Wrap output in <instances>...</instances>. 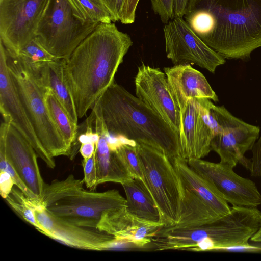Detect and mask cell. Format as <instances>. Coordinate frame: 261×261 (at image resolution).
<instances>
[{
	"label": "cell",
	"mask_w": 261,
	"mask_h": 261,
	"mask_svg": "<svg viewBox=\"0 0 261 261\" xmlns=\"http://www.w3.org/2000/svg\"><path fill=\"white\" fill-rule=\"evenodd\" d=\"M184 18L225 59L245 60L261 47V0H190Z\"/></svg>",
	"instance_id": "6da1fadb"
},
{
	"label": "cell",
	"mask_w": 261,
	"mask_h": 261,
	"mask_svg": "<svg viewBox=\"0 0 261 261\" xmlns=\"http://www.w3.org/2000/svg\"><path fill=\"white\" fill-rule=\"evenodd\" d=\"M133 45L128 34L114 23H100L66 59L65 70L79 118L92 109L115 81Z\"/></svg>",
	"instance_id": "7a4b0ae2"
},
{
	"label": "cell",
	"mask_w": 261,
	"mask_h": 261,
	"mask_svg": "<svg viewBox=\"0 0 261 261\" xmlns=\"http://www.w3.org/2000/svg\"><path fill=\"white\" fill-rule=\"evenodd\" d=\"M94 106L109 133L162 149L172 159L180 156L179 135L137 96L115 81Z\"/></svg>",
	"instance_id": "3957f363"
},
{
	"label": "cell",
	"mask_w": 261,
	"mask_h": 261,
	"mask_svg": "<svg viewBox=\"0 0 261 261\" xmlns=\"http://www.w3.org/2000/svg\"><path fill=\"white\" fill-rule=\"evenodd\" d=\"M84 184L72 174L45 184L41 202L49 213L65 221L96 229L105 212L125 205L126 200L117 190H87Z\"/></svg>",
	"instance_id": "277c9868"
},
{
	"label": "cell",
	"mask_w": 261,
	"mask_h": 261,
	"mask_svg": "<svg viewBox=\"0 0 261 261\" xmlns=\"http://www.w3.org/2000/svg\"><path fill=\"white\" fill-rule=\"evenodd\" d=\"M7 54L8 69L14 87L43 147L53 158L69 156L72 150L50 115L45 100L47 88L39 72L34 70L19 56H11L7 52Z\"/></svg>",
	"instance_id": "5b68a950"
},
{
	"label": "cell",
	"mask_w": 261,
	"mask_h": 261,
	"mask_svg": "<svg viewBox=\"0 0 261 261\" xmlns=\"http://www.w3.org/2000/svg\"><path fill=\"white\" fill-rule=\"evenodd\" d=\"M140 162L143 182L159 210L165 227L179 221L182 201L181 182L171 160L161 148L135 142Z\"/></svg>",
	"instance_id": "8992f818"
},
{
	"label": "cell",
	"mask_w": 261,
	"mask_h": 261,
	"mask_svg": "<svg viewBox=\"0 0 261 261\" xmlns=\"http://www.w3.org/2000/svg\"><path fill=\"white\" fill-rule=\"evenodd\" d=\"M179 177L182 191L180 218L173 227L186 228L213 222L228 214V203L208 180L192 169L187 160L171 159Z\"/></svg>",
	"instance_id": "52a82bcc"
},
{
	"label": "cell",
	"mask_w": 261,
	"mask_h": 261,
	"mask_svg": "<svg viewBox=\"0 0 261 261\" xmlns=\"http://www.w3.org/2000/svg\"><path fill=\"white\" fill-rule=\"evenodd\" d=\"M98 24L79 19L68 0H50L35 37L56 58L66 59Z\"/></svg>",
	"instance_id": "ba28073f"
},
{
	"label": "cell",
	"mask_w": 261,
	"mask_h": 261,
	"mask_svg": "<svg viewBox=\"0 0 261 261\" xmlns=\"http://www.w3.org/2000/svg\"><path fill=\"white\" fill-rule=\"evenodd\" d=\"M211 109L218 124L211 142L212 150L219 155L220 162L233 168L239 163L250 171L251 161L245 154L251 150L258 139L259 127L234 116L224 106L212 102Z\"/></svg>",
	"instance_id": "9c48e42d"
},
{
	"label": "cell",
	"mask_w": 261,
	"mask_h": 261,
	"mask_svg": "<svg viewBox=\"0 0 261 261\" xmlns=\"http://www.w3.org/2000/svg\"><path fill=\"white\" fill-rule=\"evenodd\" d=\"M50 0H0V42L17 56L35 37Z\"/></svg>",
	"instance_id": "30bf717a"
},
{
	"label": "cell",
	"mask_w": 261,
	"mask_h": 261,
	"mask_svg": "<svg viewBox=\"0 0 261 261\" xmlns=\"http://www.w3.org/2000/svg\"><path fill=\"white\" fill-rule=\"evenodd\" d=\"M212 101L207 98L189 99L179 109L180 156L186 160L200 159L212 150L211 142L218 124L212 114Z\"/></svg>",
	"instance_id": "8fae6325"
},
{
	"label": "cell",
	"mask_w": 261,
	"mask_h": 261,
	"mask_svg": "<svg viewBox=\"0 0 261 261\" xmlns=\"http://www.w3.org/2000/svg\"><path fill=\"white\" fill-rule=\"evenodd\" d=\"M167 57L174 65L193 64L214 73L225 59L207 45L184 17H174L164 25Z\"/></svg>",
	"instance_id": "7c38bea8"
},
{
	"label": "cell",
	"mask_w": 261,
	"mask_h": 261,
	"mask_svg": "<svg viewBox=\"0 0 261 261\" xmlns=\"http://www.w3.org/2000/svg\"><path fill=\"white\" fill-rule=\"evenodd\" d=\"M189 166L210 181L232 206L257 207L261 205V193L252 180L237 174L233 168L220 162L187 160Z\"/></svg>",
	"instance_id": "4fadbf2b"
},
{
	"label": "cell",
	"mask_w": 261,
	"mask_h": 261,
	"mask_svg": "<svg viewBox=\"0 0 261 261\" xmlns=\"http://www.w3.org/2000/svg\"><path fill=\"white\" fill-rule=\"evenodd\" d=\"M0 111L4 122L13 125L31 144L38 158L50 168L56 163L43 147L14 87L7 63L6 48L0 42Z\"/></svg>",
	"instance_id": "5bb4252c"
},
{
	"label": "cell",
	"mask_w": 261,
	"mask_h": 261,
	"mask_svg": "<svg viewBox=\"0 0 261 261\" xmlns=\"http://www.w3.org/2000/svg\"><path fill=\"white\" fill-rule=\"evenodd\" d=\"M135 85L137 97L179 135L180 111L165 72L143 63L138 68Z\"/></svg>",
	"instance_id": "9a60e30c"
},
{
	"label": "cell",
	"mask_w": 261,
	"mask_h": 261,
	"mask_svg": "<svg viewBox=\"0 0 261 261\" xmlns=\"http://www.w3.org/2000/svg\"><path fill=\"white\" fill-rule=\"evenodd\" d=\"M43 234L75 248L101 251L119 245L114 237L97 229L79 226L65 221L49 213L42 203L35 210Z\"/></svg>",
	"instance_id": "2e32d148"
},
{
	"label": "cell",
	"mask_w": 261,
	"mask_h": 261,
	"mask_svg": "<svg viewBox=\"0 0 261 261\" xmlns=\"http://www.w3.org/2000/svg\"><path fill=\"white\" fill-rule=\"evenodd\" d=\"M0 143L4 146L7 161L30 191L41 200L46 183L32 146L16 128L4 121L0 127Z\"/></svg>",
	"instance_id": "e0dca14e"
},
{
	"label": "cell",
	"mask_w": 261,
	"mask_h": 261,
	"mask_svg": "<svg viewBox=\"0 0 261 261\" xmlns=\"http://www.w3.org/2000/svg\"><path fill=\"white\" fill-rule=\"evenodd\" d=\"M125 205L105 212L96 229L114 237L119 244L145 248L165 225L139 219L130 214Z\"/></svg>",
	"instance_id": "ac0fdd59"
},
{
	"label": "cell",
	"mask_w": 261,
	"mask_h": 261,
	"mask_svg": "<svg viewBox=\"0 0 261 261\" xmlns=\"http://www.w3.org/2000/svg\"><path fill=\"white\" fill-rule=\"evenodd\" d=\"M164 71L179 109L189 99L218 101V96L204 75L190 64L165 67Z\"/></svg>",
	"instance_id": "d6986e66"
},
{
	"label": "cell",
	"mask_w": 261,
	"mask_h": 261,
	"mask_svg": "<svg viewBox=\"0 0 261 261\" xmlns=\"http://www.w3.org/2000/svg\"><path fill=\"white\" fill-rule=\"evenodd\" d=\"M92 111L94 115L95 131L99 135L95 149L97 185L108 182L122 185L134 178L115 149L110 147L107 138L108 131L95 106Z\"/></svg>",
	"instance_id": "ffe728a7"
},
{
	"label": "cell",
	"mask_w": 261,
	"mask_h": 261,
	"mask_svg": "<svg viewBox=\"0 0 261 261\" xmlns=\"http://www.w3.org/2000/svg\"><path fill=\"white\" fill-rule=\"evenodd\" d=\"M65 63V59H56L45 64L39 73L44 85L53 91L71 120L78 125L76 108L67 80Z\"/></svg>",
	"instance_id": "44dd1931"
},
{
	"label": "cell",
	"mask_w": 261,
	"mask_h": 261,
	"mask_svg": "<svg viewBox=\"0 0 261 261\" xmlns=\"http://www.w3.org/2000/svg\"><path fill=\"white\" fill-rule=\"evenodd\" d=\"M122 186L126 194L125 208L130 214L147 221L162 222L157 205L142 180L134 178Z\"/></svg>",
	"instance_id": "7402d4cb"
},
{
	"label": "cell",
	"mask_w": 261,
	"mask_h": 261,
	"mask_svg": "<svg viewBox=\"0 0 261 261\" xmlns=\"http://www.w3.org/2000/svg\"><path fill=\"white\" fill-rule=\"evenodd\" d=\"M45 100L50 115L68 146L72 147L76 141L78 125L70 118L53 91L47 88Z\"/></svg>",
	"instance_id": "603a6c76"
},
{
	"label": "cell",
	"mask_w": 261,
	"mask_h": 261,
	"mask_svg": "<svg viewBox=\"0 0 261 261\" xmlns=\"http://www.w3.org/2000/svg\"><path fill=\"white\" fill-rule=\"evenodd\" d=\"M76 16L85 23H110L111 16L99 0H68Z\"/></svg>",
	"instance_id": "cb8c5ba5"
},
{
	"label": "cell",
	"mask_w": 261,
	"mask_h": 261,
	"mask_svg": "<svg viewBox=\"0 0 261 261\" xmlns=\"http://www.w3.org/2000/svg\"><path fill=\"white\" fill-rule=\"evenodd\" d=\"M5 200L22 219L43 234L44 230L38 222L35 214V204L39 199L28 198L14 186Z\"/></svg>",
	"instance_id": "d4e9b609"
},
{
	"label": "cell",
	"mask_w": 261,
	"mask_h": 261,
	"mask_svg": "<svg viewBox=\"0 0 261 261\" xmlns=\"http://www.w3.org/2000/svg\"><path fill=\"white\" fill-rule=\"evenodd\" d=\"M17 56L36 71H39L47 63L57 59L45 49L36 37L27 44Z\"/></svg>",
	"instance_id": "484cf974"
},
{
	"label": "cell",
	"mask_w": 261,
	"mask_h": 261,
	"mask_svg": "<svg viewBox=\"0 0 261 261\" xmlns=\"http://www.w3.org/2000/svg\"><path fill=\"white\" fill-rule=\"evenodd\" d=\"M0 171L8 173L13 179L15 186L17 187L28 198L38 199L27 188L14 169L7 161L4 146L1 143H0Z\"/></svg>",
	"instance_id": "4316f807"
},
{
	"label": "cell",
	"mask_w": 261,
	"mask_h": 261,
	"mask_svg": "<svg viewBox=\"0 0 261 261\" xmlns=\"http://www.w3.org/2000/svg\"><path fill=\"white\" fill-rule=\"evenodd\" d=\"M84 171V181L87 188L95 190L97 185V168L95 160V151L93 155L82 162Z\"/></svg>",
	"instance_id": "83f0119b"
},
{
	"label": "cell",
	"mask_w": 261,
	"mask_h": 261,
	"mask_svg": "<svg viewBox=\"0 0 261 261\" xmlns=\"http://www.w3.org/2000/svg\"><path fill=\"white\" fill-rule=\"evenodd\" d=\"M152 9L165 24L174 18L173 0H150Z\"/></svg>",
	"instance_id": "f1b7e54d"
},
{
	"label": "cell",
	"mask_w": 261,
	"mask_h": 261,
	"mask_svg": "<svg viewBox=\"0 0 261 261\" xmlns=\"http://www.w3.org/2000/svg\"><path fill=\"white\" fill-rule=\"evenodd\" d=\"M140 0H124L120 21L125 24L134 22L137 7Z\"/></svg>",
	"instance_id": "f546056e"
},
{
	"label": "cell",
	"mask_w": 261,
	"mask_h": 261,
	"mask_svg": "<svg viewBox=\"0 0 261 261\" xmlns=\"http://www.w3.org/2000/svg\"><path fill=\"white\" fill-rule=\"evenodd\" d=\"M110 13L113 22L120 20L124 0H99Z\"/></svg>",
	"instance_id": "4dcf8cb0"
},
{
	"label": "cell",
	"mask_w": 261,
	"mask_h": 261,
	"mask_svg": "<svg viewBox=\"0 0 261 261\" xmlns=\"http://www.w3.org/2000/svg\"><path fill=\"white\" fill-rule=\"evenodd\" d=\"M0 171V193L2 198L5 199L11 193L15 185L8 173Z\"/></svg>",
	"instance_id": "1f68e13d"
},
{
	"label": "cell",
	"mask_w": 261,
	"mask_h": 261,
	"mask_svg": "<svg viewBox=\"0 0 261 261\" xmlns=\"http://www.w3.org/2000/svg\"><path fill=\"white\" fill-rule=\"evenodd\" d=\"M217 251L231 252H261V247L247 244L221 248Z\"/></svg>",
	"instance_id": "d6a6232c"
},
{
	"label": "cell",
	"mask_w": 261,
	"mask_h": 261,
	"mask_svg": "<svg viewBox=\"0 0 261 261\" xmlns=\"http://www.w3.org/2000/svg\"><path fill=\"white\" fill-rule=\"evenodd\" d=\"M252 151L251 160L256 166L261 168V135L253 146Z\"/></svg>",
	"instance_id": "836d02e7"
},
{
	"label": "cell",
	"mask_w": 261,
	"mask_h": 261,
	"mask_svg": "<svg viewBox=\"0 0 261 261\" xmlns=\"http://www.w3.org/2000/svg\"><path fill=\"white\" fill-rule=\"evenodd\" d=\"M190 0H173L174 17H184Z\"/></svg>",
	"instance_id": "e575fe53"
},
{
	"label": "cell",
	"mask_w": 261,
	"mask_h": 261,
	"mask_svg": "<svg viewBox=\"0 0 261 261\" xmlns=\"http://www.w3.org/2000/svg\"><path fill=\"white\" fill-rule=\"evenodd\" d=\"M96 149V145L92 142H87L81 144L79 152L84 159H88L94 153Z\"/></svg>",
	"instance_id": "d590c367"
},
{
	"label": "cell",
	"mask_w": 261,
	"mask_h": 261,
	"mask_svg": "<svg viewBox=\"0 0 261 261\" xmlns=\"http://www.w3.org/2000/svg\"><path fill=\"white\" fill-rule=\"evenodd\" d=\"M250 240L254 242L261 243V225L258 230L252 236Z\"/></svg>",
	"instance_id": "8d00e7d4"
}]
</instances>
